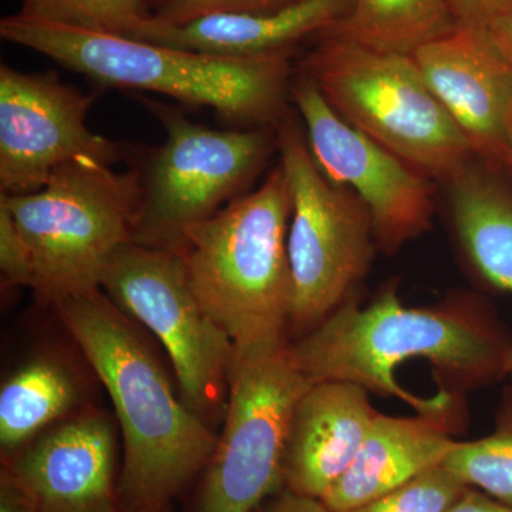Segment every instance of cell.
Returning <instances> with one entry per match:
<instances>
[{"label":"cell","instance_id":"ac0fdd59","mask_svg":"<svg viewBox=\"0 0 512 512\" xmlns=\"http://www.w3.org/2000/svg\"><path fill=\"white\" fill-rule=\"evenodd\" d=\"M444 185L468 264L484 284L512 298V181L474 157Z\"/></svg>","mask_w":512,"mask_h":512},{"label":"cell","instance_id":"9a60e30c","mask_svg":"<svg viewBox=\"0 0 512 512\" xmlns=\"http://www.w3.org/2000/svg\"><path fill=\"white\" fill-rule=\"evenodd\" d=\"M369 392L340 380L312 382L293 409L285 490L322 500L355 460L377 410Z\"/></svg>","mask_w":512,"mask_h":512},{"label":"cell","instance_id":"5bb4252c","mask_svg":"<svg viewBox=\"0 0 512 512\" xmlns=\"http://www.w3.org/2000/svg\"><path fill=\"white\" fill-rule=\"evenodd\" d=\"M5 466L29 485L39 512H128L116 478V426L92 407L47 430Z\"/></svg>","mask_w":512,"mask_h":512},{"label":"cell","instance_id":"7a4b0ae2","mask_svg":"<svg viewBox=\"0 0 512 512\" xmlns=\"http://www.w3.org/2000/svg\"><path fill=\"white\" fill-rule=\"evenodd\" d=\"M53 305L113 402L123 436L124 505L128 512H163L207 467L218 437L177 396L151 346L106 293Z\"/></svg>","mask_w":512,"mask_h":512},{"label":"cell","instance_id":"83f0119b","mask_svg":"<svg viewBox=\"0 0 512 512\" xmlns=\"http://www.w3.org/2000/svg\"><path fill=\"white\" fill-rule=\"evenodd\" d=\"M255 512H330L316 498L282 490L272 500L265 501Z\"/></svg>","mask_w":512,"mask_h":512},{"label":"cell","instance_id":"1f68e13d","mask_svg":"<svg viewBox=\"0 0 512 512\" xmlns=\"http://www.w3.org/2000/svg\"><path fill=\"white\" fill-rule=\"evenodd\" d=\"M508 366H510V372H511V375H512V352H511V355H510V360H508Z\"/></svg>","mask_w":512,"mask_h":512},{"label":"cell","instance_id":"6da1fadb","mask_svg":"<svg viewBox=\"0 0 512 512\" xmlns=\"http://www.w3.org/2000/svg\"><path fill=\"white\" fill-rule=\"evenodd\" d=\"M311 382L340 380L417 414L463 412L468 392L511 375L512 335L476 296L407 306L394 285L356 298L289 345Z\"/></svg>","mask_w":512,"mask_h":512},{"label":"cell","instance_id":"7402d4cb","mask_svg":"<svg viewBox=\"0 0 512 512\" xmlns=\"http://www.w3.org/2000/svg\"><path fill=\"white\" fill-rule=\"evenodd\" d=\"M150 0H22L20 13L56 25L133 37L151 18Z\"/></svg>","mask_w":512,"mask_h":512},{"label":"cell","instance_id":"5b68a950","mask_svg":"<svg viewBox=\"0 0 512 512\" xmlns=\"http://www.w3.org/2000/svg\"><path fill=\"white\" fill-rule=\"evenodd\" d=\"M315 39L301 72L350 126L443 184L473 160L466 136L413 56L377 52L335 37Z\"/></svg>","mask_w":512,"mask_h":512},{"label":"cell","instance_id":"e0dca14e","mask_svg":"<svg viewBox=\"0 0 512 512\" xmlns=\"http://www.w3.org/2000/svg\"><path fill=\"white\" fill-rule=\"evenodd\" d=\"M353 0H299L269 13H217L181 25L144 20L133 39L225 57L292 53L293 47L335 26Z\"/></svg>","mask_w":512,"mask_h":512},{"label":"cell","instance_id":"2e32d148","mask_svg":"<svg viewBox=\"0 0 512 512\" xmlns=\"http://www.w3.org/2000/svg\"><path fill=\"white\" fill-rule=\"evenodd\" d=\"M461 414H377L355 460L320 501L330 512L353 510L440 466L458 444Z\"/></svg>","mask_w":512,"mask_h":512},{"label":"cell","instance_id":"8fae6325","mask_svg":"<svg viewBox=\"0 0 512 512\" xmlns=\"http://www.w3.org/2000/svg\"><path fill=\"white\" fill-rule=\"evenodd\" d=\"M291 99L320 170L348 187L372 217L377 247L394 254L433 225L434 181L342 119L311 77L299 73Z\"/></svg>","mask_w":512,"mask_h":512},{"label":"cell","instance_id":"30bf717a","mask_svg":"<svg viewBox=\"0 0 512 512\" xmlns=\"http://www.w3.org/2000/svg\"><path fill=\"white\" fill-rule=\"evenodd\" d=\"M100 289L160 340L192 412L207 421L227 403L234 343L195 298L177 251L127 242L111 256Z\"/></svg>","mask_w":512,"mask_h":512},{"label":"cell","instance_id":"44dd1931","mask_svg":"<svg viewBox=\"0 0 512 512\" xmlns=\"http://www.w3.org/2000/svg\"><path fill=\"white\" fill-rule=\"evenodd\" d=\"M444 466L468 487L512 507V382L501 392L494 430L473 441H458Z\"/></svg>","mask_w":512,"mask_h":512},{"label":"cell","instance_id":"4dcf8cb0","mask_svg":"<svg viewBox=\"0 0 512 512\" xmlns=\"http://www.w3.org/2000/svg\"><path fill=\"white\" fill-rule=\"evenodd\" d=\"M503 171L512 181V117L510 123V131H508L507 150H505Z\"/></svg>","mask_w":512,"mask_h":512},{"label":"cell","instance_id":"cb8c5ba5","mask_svg":"<svg viewBox=\"0 0 512 512\" xmlns=\"http://www.w3.org/2000/svg\"><path fill=\"white\" fill-rule=\"evenodd\" d=\"M299 0H161L153 18L181 25L217 13H269L288 8Z\"/></svg>","mask_w":512,"mask_h":512},{"label":"cell","instance_id":"ba28073f","mask_svg":"<svg viewBox=\"0 0 512 512\" xmlns=\"http://www.w3.org/2000/svg\"><path fill=\"white\" fill-rule=\"evenodd\" d=\"M147 109L165 141L141 173V200L131 242L178 251L188 229L241 197L278 147L276 128L215 130L191 121L168 104Z\"/></svg>","mask_w":512,"mask_h":512},{"label":"cell","instance_id":"277c9868","mask_svg":"<svg viewBox=\"0 0 512 512\" xmlns=\"http://www.w3.org/2000/svg\"><path fill=\"white\" fill-rule=\"evenodd\" d=\"M291 192L284 167L184 234L178 254L202 309L235 350L288 343L292 276Z\"/></svg>","mask_w":512,"mask_h":512},{"label":"cell","instance_id":"484cf974","mask_svg":"<svg viewBox=\"0 0 512 512\" xmlns=\"http://www.w3.org/2000/svg\"><path fill=\"white\" fill-rule=\"evenodd\" d=\"M457 26L490 29L512 8V0H447Z\"/></svg>","mask_w":512,"mask_h":512},{"label":"cell","instance_id":"9c48e42d","mask_svg":"<svg viewBox=\"0 0 512 512\" xmlns=\"http://www.w3.org/2000/svg\"><path fill=\"white\" fill-rule=\"evenodd\" d=\"M289 345L235 350L224 429L205 467L197 512H255L285 490L293 409L312 383Z\"/></svg>","mask_w":512,"mask_h":512},{"label":"cell","instance_id":"3957f363","mask_svg":"<svg viewBox=\"0 0 512 512\" xmlns=\"http://www.w3.org/2000/svg\"><path fill=\"white\" fill-rule=\"evenodd\" d=\"M0 36L106 86L163 94L244 128H276L291 99V53L225 57L56 25L23 13Z\"/></svg>","mask_w":512,"mask_h":512},{"label":"cell","instance_id":"f546056e","mask_svg":"<svg viewBox=\"0 0 512 512\" xmlns=\"http://www.w3.org/2000/svg\"><path fill=\"white\" fill-rule=\"evenodd\" d=\"M497 42L512 57V8L490 28Z\"/></svg>","mask_w":512,"mask_h":512},{"label":"cell","instance_id":"7c38bea8","mask_svg":"<svg viewBox=\"0 0 512 512\" xmlns=\"http://www.w3.org/2000/svg\"><path fill=\"white\" fill-rule=\"evenodd\" d=\"M93 97L55 73L0 67V192L30 194L45 187L57 168L93 158L113 165L121 151L87 126Z\"/></svg>","mask_w":512,"mask_h":512},{"label":"cell","instance_id":"f1b7e54d","mask_svg":"<svg viewBox=\"0 0 512 512\" xmlns=\"http://www.w3.org/2000/svg\"><path fill=\"white\" fill-rule=\"evenodd\" d=\"M446 512H512V507L477 488L468 487Z\"/></svg>","mask_w":512,"mask_h":512},{"label":"cell","instance_id":"ffe728a7","mask_svg":"<svg viewBox=\"0 0 512 512\" xmlns=\"http://www.w3.org/2000/svg\"><path fill=\"white\" fill-rule=\"evenodd\" d=\"M456 28L447 0H353L348 15L319 36L414 56Z\"/></svg>","mask_w":512,"mask_h":512},{"label":"cell","instance_id":"52a82bcc","mask_svg":"<svg viewBox=\"0 0 512 512\" xmlns=\"http://www.w3.org/2000/svg\"><path fill=\"white\" fill-rule=\"evenodd\" d=\"M276 143L291 192L289 330L301 338L355 299L379 247L366 205L326 177L288 114L276 127Z\"/></svg>","mask_w":512,"mask_h":512},{"label":"cell","instance_id":"d6986e66","mask_svg":"<svg viewBox=\"0 0 512 512\" xmlns=\"http://www.w3.org/2000/svg\"><path fill=\"white\" fill-rule=\"evenodd\" d=\"M82 377L63 356L26 360L0 389V450L6 460L56 424L82 412Z\"/></svg>","mask_w":512,"mask_h":512},{"label":"cell","instance_id":"4316f807","mask_svg":"<svg viewBox=\"0 0 512 512\" xmlns=\"http://www.w3.org/2000/svg\"><path fill=\"white\" fill-rule=\"evenodd\" d=\"M0 512H39L29 485L6 466L0 471Z\"/></svg>","mask_w":512,"mask_h":512},{"label":"cell","instance_id":"603a6c76","mask_svg":"<svg viewBox=\"0 0 512 512\" xmlns=\"http://www.w3.org/2000/svg\"><path fill=\"white\" fill-rule=\"evenodd\" d=\"M467 488L443 463L402 487L346 512H446Z\"/></svg>","mask_w":512,"mask_h":512},{"label":"cell","instance_id":"d4e9b609","mask_svg":"<svg viewBox=\"0 0 512 512\" xmlns=\"http://www.w3.org/2000/svg\"><path fill=\"white\" fill-rule=\"evenodd\" d=\"M0 272L3 284L35 285L36 271L28 242L13 221L12 215L0 205Z\"/></svg>","mask_w":512,"mask_h":512},{"label":"cell","instance_id":"8992f818","mask_svg":"<svg viewBox=\"0 0 512 512\" xmlns=\"http://www.w3.org/2000/svg\"><path fill=\"white\" fill-rule=\"evenodd\" d=\"M140 200V171L86 157L57 168L40 190L0 194L32 251L33 291L56 303L100 289L111 256L131 242Z\"/></svg>","mask_w":512,"mask_h":512},{"label":"cell","instance_id":"4fadbf2b","mask_svg":"<svg viewBox=\"0 0 512 512\" xmlns=\"http://www.w3.org/2000/svg\"><path fill=\"white\" fill-rule=\"evenodd\" d=\"M413 57L474 157L503 170L512 117V57L491 30L457 26Z\"/></svg>","mask_w":512,"mask_h":512}]
</instances>
